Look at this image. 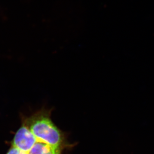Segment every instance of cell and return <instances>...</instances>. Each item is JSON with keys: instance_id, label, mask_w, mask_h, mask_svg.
Segmentation results:
<instances>
[{"instance_id": "obj_1", "label": "cell", "mask_w": 154, "mask_h": 154, "mask_svg": "<svg viewBox=\"0 0 154 154\" xmlns=\"http://www.w3.org/2000/svg\"><path fill=\"white\" fill-rule=\"evenodd\" d=\"M52 109L42 107L29 116L20 115L21 122L42 142L66 151H70L77 145L71 143L67 133L60 129L51 119Z\"/></svg>"}, {"instance_id": "obj_2", "label": "cell", "mask_w": 154, "mask_h": 154, "mask_svg": "<svg viewBox=\"0 0 154 154\" xmlns=\"http://www.w3.org/2000/svg\"><path fill=\"white\" fill-rule=\"evenodd\" d=\"M6 154H25L23 153L22 152L20 151V150H18L16 147L11 146L9 148Z\"/></svg>"}]
</instances>
